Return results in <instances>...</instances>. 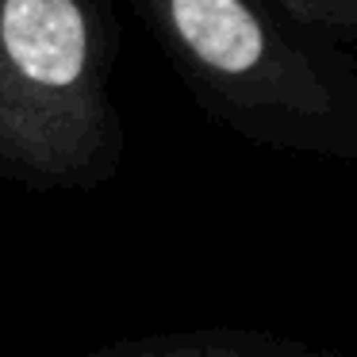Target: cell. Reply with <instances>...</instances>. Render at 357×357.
I'll use <instances>...</instances> for the list:
<instances>
[{
  "mask_svg": "<svg viewBox=\"0 0 357 357\" xmlns=\"http://www.w3.org/2000/svg\"><path fill=\"white\" fill-rule=\"evenodd\" d=\"M196 108L284 158L357 162V58L277 0H123Z\"/></svg>",
  "mask_w": 357,
  "mask_h": 357,
  "instance_id": "6da1fadb",
  "label": "cell"
},
{
  "mask_svg": "<svg viewBox=\"0 0 357 357\" xmlns=\"http://www.w3.org/2000/svg\"><path fill=\"white\" fill-rule=\"evenodd\" d=\"M77 357H354L334 346H315L261 326H185V331L135 334L108 346H96Z\"/></svg>",
  "mask_w": 357,
  "mask_h": 357,
  "instance_id": "3957f363",
  "label": "cell"
},
{
  "mask_svg": "<svg viewBox=\"0 0 357 357\" xmlns=\"http://www.w3.org/2000/svg\"><path fill=\"white\" fill-rule=\"evenodd\" d=\"M116 0H0V181L93 196L123 173Z\"/></svg>",
  "mask_w": 357,
  "mask_h": 357,
  "instance_id": "7a4b0ae2",
  "label": "cell"
},
{
  "mask_svg": "<svg viewBox=\"0 0 357 357\" xmlns=\"http://www.w3.org/2000/svg\"><path fill=\"white\" fill-rule=\"evenodd\" d=\"M277 4L296 24L319 35H331L346 47L357 39V0H277Z\"/></svg>",
  "mask_w": 357,
  "mask_h": 357,
  "instance_id": "277c9868",
  "label": "cell"
}]
</instances>
